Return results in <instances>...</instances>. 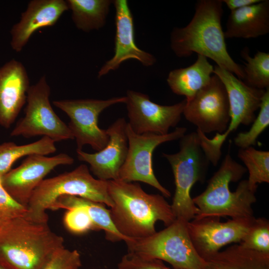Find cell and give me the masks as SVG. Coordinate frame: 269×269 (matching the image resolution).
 I'll return each instance as SVG.
<instances>
[{
    "label": "cell",
    "instance_id": "6da1fadb",
    "mask_svg": "<svg viewBox=\"0 0 269 269\" xmlns=\"http://www.w3.org/2000/svg\"><path fill=\"white\" fill-rule=\"evenodd\" d=\"M222 0H199L193 16L183 27H174L170 37V47L179 58L194 53L214 61L218 66L244 79L243 66L229 54L221 20L224 12Z\"/></svg>",
    "mask_w": 269,
    "mask_h": 269
},
{
    "label": "cell",
    "instance_id": "7a4b0ae2",
    "mask_svg": "<svg viewBox=\"0 0 269 269\" xmlns=\"http://www.w3.org/2000/svg\"><path fill=\"white\" fill-rule=\"evenodd\" d=\"M113 205L110 214L118 231L128 240L148 237L155 233V224L166 227L176 219L171 204L162 195L148 194L137 183L108 180Z\"/></svg>",
    "mask_w": 269,
    "mask_h": 269
},
{
    "label": "cell",
    "instance_id": "3957f363",
    "mask_svg": "<svg viewBox=\"0 0 269 269\" xmlns=\"http://www.w3.org/2000/svg\"><path fill=\"white\" fill-rule=\"evenodd\" d=\"M63 247V238L47 223L34 221L25 215L0 225V266L5 269H41Z\"/></svg>",
    "mask_w": 269,
    "mask_h": 269
},
{
    "label": "cell",
    "instance_id": "277c9868",
    "mask_svg": "<svg viewBox=\"0 0 269 269\" xmlns=\"http://www.w3.org/2000/svg\"><path fill=\"white\" fill-rule=\"evenodd\" d=\"M246 171L245 167L227 153L204 191L192 198L198 209L194 218L254 217L252 207L257 201L256 191L250 188L247 179L241 180L235 191L230 189V183L240 180Z\"/></svg>",
    "mask_w": 269,
    "mask_h": 269
},
{
    "label": "cell",
    "instance_id": "5b68a950",
    "mask_svg": "<svg viewBox=\"0 0 269 269\" xmlns=\"http://www.w3.org/2000/svg\"><path fill=\"white\" fill-rule=\"evenodd\" d=\"M107 181L94 178L84 164L70 172L44 179L32 192L25 216L35 222L47 223L46 210L64 195L80 197L112 207Z\"/></svg>",
    "mask_w": 269,
    "mask_h": 269
},
{
    "label": "cell",
    "instance_id": "8992f818",
    "mask_svg": "<svg viewBox=\"0 0 269 269\" xmlns=\"http://www.w3.org/2000/svg\"><path fill=\"white\" fill-rule=\"evenodd\" d=\"M180 139L179 150L162 153L173 172L175 192L171 204L176 219L189 222L198 212L190 195L193 185L204 181L210 163L204 153L197 132L185 134Z\"/></svg>",
    "mask_w": 269,
    "mask_h": 269
},
{
    "label": "cell",
    "instance_id": "52a82bcc",
    "mask_svg": "<svg viewBox=\"0 0 269 269\" xmlns=\"http://www.w3.org/2000/svg\"><path fill=\"white\" fill-rule=\"evenodd\" d=\"M188 222L176 219L166 228L151 236L125 241L128 253L160 260L177 269H206V263L190 240Z\"/></svg>",
    "mask_w": 269,
    "mask_h": 269
},
{
    "label": "cell",
    "instance_id": "ba28073f",
    "mask_svg": "<svg viewBox=\"0 0 269 269\" xmlns=\"http://www.w3.org/2000/svg\"><path fill=\"white\" fill-rule=\"evenodd\" d=\"M213 73L222 81L226 88L229 103L230 121L227 129L217 134L212 138L197 130L201 147L213 165L216 166L221 155V147L231 133L241 125L248 126L255 119V112L260 108L265 90L250 87L233 73L217 65Z\"/></svg>",
    "mask_w": 269,
    "mask_h": 269
},
{
    "label": "cell",
    "instance_id": "9c48e42d",
    "mask_svg": "<svg viewBox=\"0 0 269 269\" xmlns=\"http://www.w3.org/2000/svg\"><path fill=\"white\" fill-rule=\"evenodd\" d=\"M50 92L45 76L30 86L24 116L17 122L10 136H46L55 142L74 139L68 125L56 115L50 104Z\"/></svg>",
    "mask_w": 269,
    "mask_h": 269
},
{
    "label": "cell",
    "instance_id": "30bf717a",
    "mask_svg": "<svg viewBox=\"0 0 269 269\" xmlns=\"http://www.w3.org/2000/svg\"><path fill=\"white\" fill-rule=\"evenodd\" d=\"M186 131L185 127H177L173 132L164 135L152 133L137 134L128 124V153L118 180L127 182H142L157 189L164 197H170L169 191L160 183L155 176L152 167V153L159 145L180 139Z\"/></svg>",
    "mask_w": 269,
    "mask_h": 269
},
{
    "label": "cell",
    "instance_id": "8fae6325",
    "mask_svg": "<svg viewBox=\"0 0 269 269\" xmlns=\"http://www.w3.org/2000/svg\"><path fill=\"white\" fill-rule=\"evenodd\" d=\"M126 96L107 100L84 99L55 100L54 106L63 111L70 121L68 127L77 144V150H82L86 144L97 151L108 143L109 136L106 130L98 125L100 114L106 108L119 103H125Z\"/></svg>",
    "mask_w": 269,
    "mask_h": 269
},
{
    "label": "cell",
    "instance_id": "7c38bea8",
    "mask_svg": "<svg viewBox=\"0 0 269 269\" xmlns=\"http://www.w3.org/2000/svg\"><path fill=\"white\" fill-rule=\"evenodd\" d=\"M183 115L205 134H220L226 131L230 121L228 97L224 84L216 75L214 74L209 83L192 99L186 100Z\"/></svg>",
    "mask_w": 269,
    "mask_h": 269
},
{
    "label": "cell",
    "instance_id": "4fadbf2b",
    "mask_svg": "<svg viewBox=\"0 0 269 269\" xmlns=\"http://www.w3.org/2000/svg\"><path fill=\"white\" fill-rule=\"evenodd\" d=\"M126 97L128 124L137 134H167L180 122L186 104L185 99L172 105H159L148 95L133 90H128Z\"/></svg>",
    "mask_w": 269,
    "mask_h": 269
},
{
    "label": "cell",
    "instance_id": "5bb4252c",
    "mask_svg": "<svg viewBox=\"0 0 269 269\" xmlns=\"http://www.w3.org/2000/svg\"><path fill=\"white\" fill-rule=\"evenodd\" d=\"M254 218L231 219L226 222H221L218 217L194 218L187 225L194 248L205 260L225 246L240 244Z\"/></svg>",
    "mask_w": 269,
    "mask_h": 269
},
{
    "label": "cell",
    "instance_id": "9a60e30c",
    "mask_svg": "<svg viewBox=\"0 0 269 269\" xmlns=\"http://www.w3.org/2000/svg\"><path fill=\"white\" fill-rule=\"evenodd\" d=\"M74 161L73 157L65 153L50 157L28 155L19 166L0 178L1 183L15 202L26 208L32 192L44 177L56 167L71 165Z\"/></svg>",
    "mask_w": 269,
    "mask_h": 269
},
{
    "label": "cell",
    "instance_id": "2e32d148",
    "mask_svg": "<svg viewBox=\"0 0 269 269\" xmlns=\"http://www.w3.org/2000/svg\"><path fill=\"white\" fill-rule=\"evenodd\" d=\"M127 124L124 118H120L110 126L106 130L109 142L101 150L89 153L76 150L78 159L88 163L90 170L98 179L105 181L118 179L128 150Z\"/></svg>",
    "mask_w": 269,
    "mask_h": 269
},
{
    "label": "cell",
    "instance_id": "e0dca14e",
    "mask_svg": "<svg viewBox=\"0 0 269 269\" xmlns=\"http://www.w3.org/2000/svg\"><path fill=\"white\" fill-rule=\"evenodd\" d=\"M113 2L116 10L114 54L100 68L99 78L118 69L129 59L136 60L146 67L156 62L153 55L139 48L135 44L133 16L128 1L115 0Z\"/></svg>",
    "mask_w": 269,
    "mask_h": 269
},
{
    "label": "cell",
    "instance_id": "ac0fdd59",
    "mask_svg": "<svg viewBox=\"0 0 269 269\" xmlns=\"http://www.w3.org/2000/svg\"><path fill=\"white\" fill-rule=\"evenodd\" d=\"M27 71L21 62L11 59L0 67V126L8 129L26 102L30 87Z\"/></svg>",
    "mask_w": 269,
    "mask_h": 269
},
{
    "label": "cell",
    "instance_id": "d6986e66",
    "mask_svg": "<svg viewBox=\"0 0 269 269\" xmlns=\"http://www.w3.org/2000/svg\"><path fill=\"white\" fill-rule=\"evenodd\" d=\"M66 0H32L21 14L19 21L11 28L10 46L16 52L21 51L31 35L38 29L54 25L68 10Z\"/></svg>",
    "mask_w": 269,
    "mask_h": 269
},
{
    "label": "cell",
    "instance_id": "ffe728a7",
    "mask_svg": "<svg viewBox=\"0 0 269 269\" xmlns=\"http://www.w3.org/2000/svg\"><path fill=\"white\" fill-rule=\"evenodd\" d=\"M269 33V0L231 11L224 31L225 38H254Z\"/></svg>",
    "mask_w": 269,
    "mask_h": 269
},
{
    "label": "cell",
    "instance_id": "44dd1931",
    "mask_svg": "<svg viewBox=\"0 0 269 269\" xmlns=\"http://www.w3.org/2000/svg\"><path fill=\"white\" fill-rule=\"evenodd\" d=\"M213 71L214 66L207 58L197 55L196 60L192 65L170 71L167 83L174 94L184 96L187 101H189L209 83Z\"/></svg>",
    "mask_w": 269,
    "mask_h": 269
},
{
    "label": "cell",
    "instance_id": "7402d4cb",
    "mask_svg": "<svg viewBox=\"0 0 269 269\" xmlns=\"http://www.w3.org/2000/svg\"><path fill=\"white\" fill-rule=\"evenodd\" d=\"M206 269H269V253L245 249L239 244L205 259Z\"/></svg>",
    "mask_w": 269,
    "mask_h": 269
},
{
    "label": "cell",
    "instance_id": "603a6c76",
    "mask_svg": "<svg viewBox=\"0 0 269 269\" xmlns=\"http://www.w3.org/2000/svg\"><path fill=\"white\" fill-rule=\"evenodd\" d=\"M105 206L104 204L80 197L64 195L56 200L50 209L68 210L74 207H82L90 216L96 230H104L106 240L112 242L128 240L116 229L111 219L110 211Z\"/></svg>",
    "mask_w": 269,
    "mask_h": 269
},
{
    "label": "cell",
    "instance_id": "cb8c5ba5",
    "mask_svg": "<svg viewBox=\"0 0 269 269\" xmlns=\"http://www.w3.org/2000/svg\"><path fill=\"white\" fill-rule=\"evenodd\" d=\"M68 8L76 27L89 32L102 28L105 24L110 0H67Z\"/></svg>",
    "mask_w": 269,
    "mask_h": 269
},
{
    "label": "cell",
    "instance_id": "d4e9b609",
    "mask_svg": "<svg viewBox=\"0 0 269 269\" xmlns=\"http://www.w3.org/2000/svg\"><path fill=\"white\" fill-rule=\"evenodd\" d=\"M55 141L42 136L39 140L26 144L17 145L13 142L0 144V178L11 170L13 164L23 156L33 154L46 155L56 151Z\"/></svg>",
    "mask_w": 269,
    "mask_h": 269
},
{
    "label": "cell",
    "instance_id": "484cf974",
    "mask_svg": "<svg viewBox=\"0 0 269 269\" xmlns=\"http://www.w3.org/2000/svg\"><path fill=\"white\" fill-rule=\"evenodd\" d=\"M238 156L249 172L247 179L250 188L256 191L258 184L269 183V151L258 150L253 146L240 148Z\"/></svg>",
    "mask_w": 269,
    "mask_h": 269
},
{
    "label": "cell",
    "instance_id": "4316f807",
    "mask_svg": "<svg viewBox=\"0 0 269 269\" xmlns=\"http://www.w3.org/2000/svg\"><path fill=\"white\" fill-rule=\"evenodd\" d=\"M241 55L246 61L243 67L244 82L259 89L269 88V53L258 51L253 57H251L248 48L246 47Z\"/></svg>",
    "mask_w": 269,
    "mask_h": 269
},
{
    "label": "cell",
    "instance_id": "83f0119b",
    "mask_svg": "<svg viewBox=\"0 0 269 269\" xmlns=\"http://www.w3.org/2000/svg\"><path fill=\"white\" fill-rule=\"evenodd\" d=\"M259 109L250 129L239 133L234 138V144L239 149L255 145L259 135L269 125V88L265 90Z\"/></svg>",
    "mask_w": 269,
    "mask_h": 269
},
{
    "label": "cell",
    "instance_id": "f1b7e54d",
    "mask_svg": "<svg viewBox=\"0 0 269 269\" xmlns=\"http://www.w3.org/2000/svg\"><path fill=\"white\" fill-rule=\"evenodd\" d=\"M239 244L245 249L269 253V220L263 217H255Z\"/></svg>",
    "mask_w": 269,
    "mask_h": 269
},
{
    "label": "cell",
    "instance_id": "f546056e",
    "mask_svg": "<svg viewBox=\"0 0 269 269\" xmlns=\"http://www.w3.org/2000/svg\"><path fill=\"white\" fill-rule=\"evenodd\" d=\"M63 221L67 230L74 234H81L90 230H96L90 216L82 207H77L67 210Z\"/></svg>",
    "mask_w": 269,
    "mask_h": 269
},
{
    "label": "cell",
    "instance_id": "4dcf8cb0",
    "mask_svg": "<svg viewBox=\"0 0 269 269\" xmlns=\"http://www.w3.org/2000/svg\"><path fill=\"white\" fill-rule=\"evenodd\" d=\"M81 266L79 252L63 247L56 251L41 269H80Z\"/></svg>",
    "mask_w": 269,
    "mask_h": 269
},
{
    "label": "cell",
    "instance_id": "1f68e13d",
    "mask_svg": "<svg viewBox=\"0 0 269 269\" xmlns=\"http://www.w3.org/2000/svg\"><path fill=\"white\" fill-rule=\"evenodd\" d=\"M118 269H171L163 261L142 257L134 254L127 253L124 255L118 265Z\"/></svg>",
    "mask_w": 269,
    "mask_h": 269
},
{
    "label": "cell",
    "instance_id": "d6a6232c",
    "mask_svg": "<svg viewBox=\"0 0 269 269\" xmlns=\"http://www.w3.org/2000/svg\"><path fill=\"white\" fill-rule=\"evenodd\" d=\"M27 209L15 202L6 192L0 179V225L11 218L24 215Z\"/></svg>",
    "mask_w": 269,
    "mask_h": 269
},
{
    "label": "cell",
    "instance_id": "836d02e7",
    "mask_svg": "<svg viewBox=\"0 0 269 269\" xmlns=\"http://www.w3.org/2000/svg\"><path fill=\"white\" fill-rule=\"evenodd\" d=\"M231 11L259 2L261 0H222Z\"/></svg>",
    "mask_w": 269,
    "mask_h": 269
},
{
    "label": "cell",
    "instance_id": "e575fe53",
    "mask_svg": "<svg viewBox=\"0 0 269 269\" xmlns=\"http://www.w3.org/2000/svg\"><path fill=\"white\" fill-rule=\"evenodd\" d=\"M0 269H6L0 266Z\"/></svg>",
    "mask_w": 269,
    "mask_h": 269
}]
</instances>
